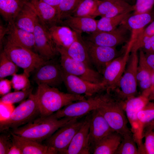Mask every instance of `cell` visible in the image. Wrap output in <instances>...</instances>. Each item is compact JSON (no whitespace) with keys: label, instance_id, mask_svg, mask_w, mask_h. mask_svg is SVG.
Here are the masks:
<instances>
[{"label":"cell","instance_id":"1","mask_svg":"<svg viewBox=\"0 0 154 154\" xmlns=\"http://www.w3.org/2000/svg\"><path fill=\"white\" fill-rule=\"evenodd\" d=\"M104 91L100 94L97 109L114 131L122 136L132 133L127 125L128 121L124 109L125 101L119 98L112 90L106 89Z\"/></svg>","mask_w":154,"mask_h":154},{"label":"cell","instance_id":"2","mask_svg":"<svg viewBox=\"0 0 154 154\" xmlns=\"http://www.w3.org/2000/svg\"><path fill=\"white\" fill-rule=\"evenodd\" d=\"M75 118L57 117L54 113L48 116H39L31 122L10 130L19 136L40 143L50 137L59 128Z\"/></svg>","mask_w":154,"mask_h":154},{"label":"cell","instance_id":"3","mask_svg":"<svg viewBox=\"0 0 154 154\" xmlns=\"http://www.w3.org/2000/svg\"><path fill=\"white\" fill-rule=\"evenodd\" d=\"M38 85L35 95L40 116L50 115L72 103L86 98L84 96L65 93L46 84Z\"/></svg>","mask_w":154,"mask_h":154},{"label":"cell","instance_id":"4","mask_svg":"<svg viewBox=\"0 0 154 154\" xmlns=\"http://www.w3.org/2000/svg\"><path fill=\"white\" fill-rule=\"evenodd\" d=\"M40 116L35 94L32 93L12 111L8 117L0 120V132L20 127Z\"/></svg>","mask_w":154,"mask_h":154},{"label":"cell","instance_id":"5","mask_svg":"<svg viewBox=\"0 0 154 154\" xmlns=\"http://www.w3.org/2000/svg\"><path fill=\"white\" fill-rule=\"evenodd\" d=\"M3 50L8 57L23 72L29 76L30 73L46 61L33 50L12 43L7 40L4 42Z\"/></svg>","mask_w":154,"mask_h":154},{"label":"cell","instance_id":"6","mask_svg":"<svg viewBox=\"0 0 154 154\" xmlns=\"http://www.w3.org/2000/svg\"><path fill=\"white\" fill-rule=\"evenodd\" d=\"M131 52L125 69L118 86L113 90L119 98L123 101L135 96L137 91V74L139 57L137 51Z\"/></svg>","mask_w":154,"mask_h":154},{"label":"cell","instance_id":"7","mask_svg":"<svg viewBox=\"0 0 154 154\" xmlns=\"http://www.w3.org/2000/svg\"><path fill=\"white\" fill-rule=\"evenodd\" d=\"M85 119H73L58 129L45 140V144L54 154H64L71 141L80 129Z\"/></svg>","mask_w":154,"mask_h":154},{"label":"cell","instance_id":"8","mask_svg":"<svg viewBox=\"0 0 154 154\" xmlns=\"http://www.w3.org/2000/svg\"><path fill=\"white\" fill-rule=\"evenodd\" d=\"M131 31L123 21L115 29L109 31H96L90 33L85 39L102 46L115 47L129 42Z\"/></svg>","mask_w":154,"mask_h":154},{"label":"cell","instance_id":"9","mask_svg":"<svg viewBox=\"0 0 154 154\" xmlns=\"http://www.w3.org/2000/svg\"><path fill=\"white\" fill-rule=\"evenodd\" d=\"M57 50L60 55V65L65 72L91 82L102 83L103 76L98 71L93 69L84 62L70 57L62 50Z\"/></svg>","mask_w":154,"mask_h":154},{"label":"cell","instance_id":"10","mask_svg":"<svg viewBox=\"0 0 154 154\" xmlns=\"http://www.w3.org/2000/svg\"><path fill=\"white\" fill-rule=\"evenodd\" d=\"M149 101L148 96L141 94L139 96H135L126 100L124 104V111L131 125L130 129L139 151L143 149V144L137 115Z\"/></svg>","mask_w":154,"mask_h":154},{"label":"cell","instance_id":"11","mask_svg":"<svg viewBox=\"0 0 154 154\" xmlns=\"http://www.w3.org/2000/svg\"><path fill=\"white\" fill-rule=\"evenodd\" d=\"M84 40L92 64L101 74L110 62L121 55L115 47L99 45L85 39Z\"/></svg>","mask_w":154,"mask_h":154},{"label":"cell","instance_id":"12","mask_svg":"<svg viewBox=\"0 0 154 154\" xmlns=\"http://www.w3.org/2000/svg\"><path fill=\"white\" fill-rule=\"evenodd\" d=\"M62 76L63 82L68 93L71 94H84L88 97L101 93L107 89L102 82L98 84L91 82L68 74L63 70Z\"/></svg>","mask_w":154,"mask_h":154},{"label":"cell","instance_id":"13","mask_svg":"<svg viewBox=\"0 0 154 154\" xmlns=\"http://www.w3.org/2000/svg\"><path fill=\"white\" fill-rule=\"evenodd\" d=\"M33 33L35 49L41 56L48 60L53 59L59 54L48 29L41 23L38 17Z\"/></svg>","mask_w":154,"mask_h":154},{"label":"cell","instance_id":"14","mask_svg":"<svg viewBox=\"0 0 154 154\" xmlns=\"http://www.w3.org/2000/svg\"><path fill=\"white\" fill-rule=\"evenodd\" d=\"M100 94L88 97L84 100L72 103L54 114L59 118L69 117L79 119L87 116L97 108L100 101Z\"/></svg>","mask_w":154,"mask_h":154},{"label":"cell","instance_id":"15","mask_svg":"<svg viewBox=\"0 0 154 154\" xmlns=\"http://www.w3.org/2000/svg\"><path fill=\"white\" fill-rule=\"evenodd\" d=\"M34 71L33 79L38 85L44 84L56 87L63 82L60 64L52 59L46 60Z\"/></svg>","mask_w":154,"mask_h":154},{"label":"cell","instance_id":"16","mask_svg":"<svg viewBox=\"0 0 154 154\" xmlns=\"http://www.w3.org/2000/svg\"><path fill=\"white\" fill-rule=\"evenodd\" d=\"M131 49L127 47L123 55H121L110 62L103 74L102 83L107 89L113 90L118 86L126 66Z\"/></svg>","mask_w":154,"mask_h":154},{"label":"cell","instance_id":"17","mask_svg":"<svg viewBox=\"0 0 154 154\" xmlns=\"http://www.w3.org/2000/svg\"><path fill=\"white\" fill-rule=\"evenodd\" d=\"M90 119L89 143L91 149L98 141L115 132L96 109L88 114Z\"/></svg>","mask_w":154,"mask_h":154},{"label":"cell","instance_id":"18","mask_svg":"<svg viewBox=\"0 0 154 154\" xmlns=\"http://www.w3.org/2000/svg\"><path fill=\"white\" fill-rule=\"evenodd\" d=\"M90 119L89 115L75 135L64 154H89Z\"/></svg>","mask_w":154,"mask_h":154},{"label":"cell","instance_id":"19","mask_svg":"<svg viewBox=\"0 0 154 154\" xmlns=\"http://www.w3.org/2000/svg\"><path fill=\"white\" fill-rule=\"evenodd\" d=\"M134 10V6L122 0H99L94 17H111Z\"/></svg>","mask_w":154,"mask_h":154},{"label":"cell","instance_id":"20","mask_svg":"<svg viewBox=\"0 0 154 154\" xmlns=\"http://www.w3.org/2000/svg\"><path fill=\"white\" fill-rule=\"evenodd\" d=\"M37 17L41 23L48 29L59 24L58 8L41 0H30Z\"/></svg>","mask_w":154,"mask_h":154},{"label":"cell","instance_id":"21","mask_svg":"<svg viewBox=\"0 0 154 154\" xmlns=\"http://www.w3.org/2000/svg\"><path fill=\"white\" fill-rule=\"evenodd\" d=\"M154 19V13L151 11L141 14H131L124 21L131 31V38L128 44L132 46L139 33Z\"/></svg>","mask_w":154,"mask_h":154},{"label":"cell","instance_id":"22","mask_svg":"<svg viewBox=\"0 0 154 154\" xmlns=\"http://www.w3.org/2000/svg\"><path fill=\"white\" fill-rule=\"evenodd\" d=\"M98 21L92 17L70 16L60 24L68 27L74 31L90 33L97 30Z\"/></svg>","mask_w":154,"mask_h":154},{"label":"cell","instance_id":"23","mask_svg":"<svg viewBox=\"0 0 154 154\" xmlns=\"http://www.w3.org/2000/svg\"><path fill=\"white\" fill-rule=\"evenodd\" d=\"M145 53L139 50V62L137 74V85L141 94L149 96L151 90V76L153 73L145 60Z\"/></svg>","mask_w":154,"mask_h":154},{"label":"cell","instance_id":"24","mask_svg":"<svg viewBox=\"0 0 154 154\" xmlns=\"http://www.w3.org/2000/svg\"><path fill=\"white\" fill-rule=\"evenodd\" d=\"M13 142L20 149L22 154H54L45 144H42L17 135L10 131Z\"/></svg>","mask_w":154,"mask_h":154},{"label":"cell","instance_id":"25","mask_svg":"<svg viewBox=\"0 0 154 154\" xmlns=\"http://www.w3.org/2000/svg\"><path fill=\"white\" fill-rule=\"evenodd\" d=\"M57 24L48 29L57 49H66L74 40V31L66 26Z\"/></svg>","mask_w":154,"mask_h":154},{"label":"cell","instance_id":"26","mask_svg":"<svg viewBox=\"0 0 154 154\" xmlns=\"http://www.w3.org/2000/svg\"><path fill=\"white\" fill-rule=\"evenodd\" d=\"M8 31L7 40L15 44L33 50L35 49L33 33L18 28L13 23L8 24Z\"/></svg>","mask_w":154,"mask_h":154},{"label":"cell","instance_id":"27","mask_svg":"<svg viewBox=\"0 0 154 154\" xmlns=\"http://www.w3.org/2000/svg\"><path fill=\"white\" fill-rule=\"evenodd\" d=\"M74 31V40L71 45L65 49H57L62 50L70 57L84 62L91 67L92 64L90 60L84 39L82 36L81 33Z\"/></svg>","mask_w":154,"mask_h":154},{"label":"cell","instance_id":"28","mask_svg":"<svg viewBox=\"0 0 154 154\" xmlns=\"http://www.w3.org/2000/svg\"><path fill=\"white\" fill-rule=\"evenodd\" d=\"M37 18L34 7L29 1L19 12L14 23L18 28L33 33Z\"/></svg>","mask_w":154,"mask_h":154},{"label":"cell","instance_id":"29","mask_svg":"<svg viewBox=\"0 0 154 154\" xmlns=\"http://www.w3.org/2000/svg\"><path fill=\"white\" fill-rule=\"evenodd\" d=\"M122 138L120 134L114 132L96 143L91 152L94 154H115Z\"/></svg>","mask_w":154,"mask_h":154},{"label":"cell","instance_id":"30","mask_svg":"<svg viewBox=\"0 0 154 154\" xmlns=\"http://www.w3.org/2000/svg\"><path fill=\"white\" fill-rule=\"evenodd\" d=\"M29 0H0V13L8 24L14 23L17 16Z\"/></svg>","mask_w":154,"mask_h":154},{"label":"cell","instance_id":"31","mask_svg":"<svg viewBox=\"0 0 154 154\" xmlns=\"http://www.w3.org/2000/svg\"><path fill=\"white\" fill-rule=\"evenodd\" d=\"M143 138L146 132L154 129V102L149 101L137 115Z\"/></svg>","mask_w":154,"mask_h":154},{"label":"cell","instance_id":"32","mask_svg":"<svg viewBox=\"0 0 154 154\" xmlns=\"http://www.w3.org/2000/svg\"><path fill=\"white\" fill-rule=\"evenodd\" d=\"M131 12H126L111 17H102L98 20L96 31H109L115 29L132 14Z\"/></svg>","mask_w":154,"mask_h":154},{"label":"cell","instance_id":"33","mask_svg":"<svg viewBox=\"0 0 154 154\" xmlns=\"http://www.w3.org/2000/svg\"><path fill=\"white\" fill-rule=\"evenodd\" d=\"M115 154H139V151L132 133L122 136Z\"/></svg>","mask_w":154,"mask_h":154},{"label":"cell","instance_id":"34","mask_svg":"<svg viewBox=\"0 0 154 154\" xmlns=\"http://www.w3.org/2000/svg\"><path fill=\"white\" fill-rule=\"evenodd\" d=\"M99 0H81L72 15L94 18V16L97 9Z\"/></svg>","mask_w":154,"mask_h":154},{"label":"cell","instance_id":"35","mask_svg":"<svg viewBox=\"0 0 154 154\" xmlns=\"http://www.w3.org/2000/svg\"><path fill=\"white\" fill-rule=\"evenodd\" d=\"M31 88L24 90L15 91L2 96L0 99V104L11 105L22 102L32 93Z\"/></svg>","mask_w":154,"mask_h":154},{"label":"cell","instance_id":"36","mask_svg":"<svg viewBox=\"0 0 154 154\" xmlns=\"http://www.w3.org/2000/svg\"><path fill=\"white\" fill-rule=\"evenodd\" d=\"M19 67L7 56L3 50L0 55V80L13 76L18 71Z\"/></svg>","mask_w":154,"mask_h":154},{"label":"cell","instance_id":"37","mask_svg":"<svg viewBox=\"0 0 154 154\" xmlns=\"http://www.w3.org/2000/svg\"><path fill=\"white\" fill-rule=\"evenodd\" d=\"M81 0H61L58 7L59 24L71 16Z\"/></svg>","mask_w":154,"mask_h":154},{"label":"cell","instance_id":"38","mask_svg":"<svg viewBox=\"0 0 154 154\" xmlns=\"http://www.w3.org/2000/svg\"><path fill=\"white\" fill-rule=\"evenodd\" d=\"M141 50L145 54H154V35L144 36L136 39L133 44L131 51Z\"/></svg>","mask_w":154,"mask_h":154},{"label":"cell","instance_id":"39","mask_svg":"<svg viewBox=\"0 0 154 154\" xmlns=\"http://www.w3.org/2000/svg\"><path fill=\"white\" fill-rule=\"evenodd\" d=\"M29 76L24 72L13 75L11 81L12 86L15 91L24 90L31 88Z\"/></svg>","mask_w":154,"mask_h":154},{"label":"cell","instance_id":"40","mask_svg":"<svg viewBox=\"0 0 154 154\" xmlns=\"http://www.w3.org/2000/svg\"><path fill=\"white\" fill-rule=\"evenodd\" d=\"M154 5V0H136L133 5L134 13L133 14H141L151 11Z\"/></svg>","mask_w":154,"mask_h":154},{"label":"cell","instance_id":"41","mask_svg":"<svg viewBox=\"0 0 154 154\" xmlns=\"http://www.w3.org/2000/svg\"><path fill=\"white\" fill-rule=\"evenodd\" d=\"M143 137L145 138L143 154H154V129L145 132Z\"/></svg>","mask_w":154,"mask_h":154},{"label":"cell","instance_id":"42","mask_svg":"<svg viewBox=\"0 0 154 154\" xmlns=\"http://www.w3.org/2000/svg\"><path fill=\"white\" fill-rule=\"evenodd\" d=\"M13 144L10 133H3L0 135V154H7Z\"/></svg>","mask_w":154,"mask_h":154},{"label":"cell","instance_id":"43","mask_svg":"<svg viewBox=\"0 0 154 154\" xmlns=\"http://www.w3.org/2000/svg\"><path fill=\"white\" fill-rule=\"evenodd\" d=\"M11 81L4 79L0 80V94L2 96L9 93L11 89Z\"/></svg>","mask_w":154,"mask_h":154},{"label":"cell","instance_id":"44","mask_svg":"<svg viewBox=\"0 0 154 154\" xmlns=\"http://www.w3.org/2000/svg\"><path fill=\"white\" fill-rule=\"evenodd\" d=\"M153 35H154V20L139 33L136 40L144 36H150Z\"/></svg>","mask_w":154,"mask_h":154},{"label":"cell","instance_id":"45","mask_svg":"<svg viewBox=\"0 0 154 154\" xmlns=\"http://www.w3.org/2000/svg\"><path fill=\"white\" fill-rule=\"evenodd\" d=\"M145 58L147 65L154 73V54L145 53Z\"/></svg>","mask_w":154,"mask_h":154},{"label":"cell","instance_id":"46","mask_svg":"<svg viewBox=\"0 0 154 154\" xmlns=\"http://www.w3.org/2000/svg\"><path fill=\"white\" fill-rule=\"evenodd\" d=\"M8 31L7 26H5L2 24L0 25V49L1 48L3 44L5 42V36L7 35Z\"/></svg>","mask_w":154,"mask_h":154},{"label":"cell","instance_id":"47","mask_svg":"<svg viewBox=\"0 0 154 154\" xmlns=\"http://www.w3.org/2000/svg\"><path fill=\"white\" fill-rule=\"evenodd\" d=\"M7 154H22V153L20 149L13 142Z\"/></svg>","mask_w":154,"mask_h":154},{"label":"cell","instance_id":"48","mask_svg":"<svg viewBox=\"0 0 154 154\" xmlns=\"http://www.w3.org/2000/svg\"><path fill=\"white\" fill-rule=\"evenodd\" d=\"M43 1L58 8L61 0H41Z\"/></svg>","mask_w":154,"mask_h":154},{"label":"cell","instance_id":"49","mask_svg":"<svg viewBox=\"0 0 154 154\" xmlns=\"http://www.w3.org/2000/svg\"><path fill=\"white\" fill-rule=\"evenodd\" d=\"M148 98L149 101H154V87L152 89L149 96Z\"/></svg>","mask_w":154,"mask_h":154},{"label":"cell","instance_id":"50","mask_svg":"<svg viewBox=\"0 0 154 154\" xmlns=\"http://www.w3.org/2000/svg\"><path fill=\"white\" fill-rule=\"evenodd\" d=\"M151 90L152 88L154 87V73H153L151 76Z\"/></svg>","mask_w":154,"mask_h":154},{"label":"cell","instance_id":"51","mask_svg":"<svg viewBox=\"0 0 154 154\" xmlns=\"http://www.w3.org/2000/svg\"><path fill=\"white\" fill-rule=\"evenodd\" d=\"M123 0V1H126L128 2L129 1H131V0Z\"/></svg>","mask_w":154,"mask_h":154},{"label":"cell","instance_id":"52","mask_svg":"<svg viewBox=\"0 0 154 154\" xmlns=\"http://www.w3.org/2000/svg\"><path fill=\"white\" fill-rule=\"evenodd\" d=\"M131 1H135V0H131Z\"/></svg>","mask_w":154,"mask_h":154},{"label":"cell","instance_id":"53","mask_svg":"<svg viewBox=\"0 0 154 154\" xmlns=\"http://www.w3.org/2000/svg\"><path fill=\"white\" fill-rule=\"evenodd\" d=\"M29 0V1H30V0Z\"/></svg>","mask_w":154,"mask_h":154}]
</instances>
